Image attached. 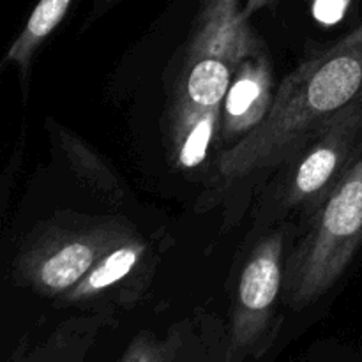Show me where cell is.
<instances>
[{"mask_svg":"<svg viewBox=\"0 0 362 362\" xmlns=\"http://www.w3.org/2000/svg\"><path fill=\"white\" fill-rule=\"evenodd\" d=\"M362 103V21L300 62L276 90L264 122L214 161L221 189L285 166L341 110Z\"/></svg>","mask_w":362,"mask_h":362,"instance_id":"6da1fadb","label":"cell"},{"mask_svg":"<svg viewBox=\"0 0 362 362\" xmlns=\"http://www.w3.org/2000/svg\"><path fill=\"white\" fill-rule=\"evenodd\" d=\"M310 228L286 260V303L304 310L336 285L362 244V158L310 216Z\"/></svg>","mask_w":362,"mask_h":362,"instance_id":"7a4b0ae2","label":"cell"},{"mask_svg":"<svg viewBox=\"0 0 362 362\" xmlns=\"http://www.w3.org/2000/svg\"><path fill=\"white\" fill-rule=\"evenodd\" d=\"M122 219L81 218L41 226L14 260V278L62 300L110 250L133 235Z\"/></svg>","mask_w":362,"mask_h":362,"instance_id":"3957f363","label":"cell"},{"mask_svg":"<svg viewBox=\"0 0 362 362\" xmlns=\"http://www.w3.org/2000/svg\"><path fill=\"white\" fill-rule=\"evenodd\" d=\"M362 158V103L332 115L283 170L276 202L281 211L311 216Z\"/></svg>","mask_w":362,"mask_h":362,"instance_id":"277c9868","label":"cell"},{"mask_svg":"<svg viewBox=\"0 0 362 362\" xmlns=\"http://www.w3.org/2000/svg\"><path fill=\"white\" fill-rule=\"evenodd\" d=\"M285 237V228L265 237L251 251L240 272L225 362L260 357L271 345L276 303L285 278L281 265Z\"/></svg>","mask_w":362,"mask_h":362,"instance_id":"5b68a950","label":"cell"},{"mask_svg":"<svg viewBox=\"0 0 362 362\" xmlns=\"http://www.w3.org/2000/svg\"><path fill=\"white\" fill-rule=\"evenodd\" d=\"M264 41L251 28L239 0H202L193 34L187 45V62L214 57L235 73L244 60L262 53Z\"/></svg>","mask_w":362,"mask_h":362,"instance_id":"8992f818","label":"cell"},{"mask_svg":"<svg viewBox=\"0 0 362 362\" xmlns=\"http://www.w3.org/2000/svg\"><path fill=\"white\" fill-rule=\"evenodd\" d=\"M152 251L141 237L133 233L110 250L90 272L67 293L62 303L85 304L98 300L127 303L141 293L148 281Z\"/></svg>","mask_w":362,"mask_h":362,"instance_id":"52a82bcc","label":"cell"},{"mask_svg":"<svg viewBox=\"0 0 362 362\" xmlns=\"http://www.w3.org/2000/svg\"><path fill=\"white\" fill-rule=\"evenodd\" d=\"M274 74L271 55L264 49L244 60L233 73L221 113L223 140H243L260 126L274 103Z\"/></svg>","mask_w":362,"mask_h":362,"instance_id":"ba28073f","label":"cell"},{"mask_svg":"<svg viewBox=\"0 0 362 362\" xmlns=\"http://www.w3.org/2000/svg\"><path fill=\"white\" fill-rule=\"evenodd\" d=\"M232 78V67L221 59L202 57L187 62L186 76L177 90L172 120L187 119L223 108Z\"/></svg>","mask_w":362,"mask_h":362,"instance_id":"9c48e42d","label":"cell"},{"mask_svg":"<svg viewBox=\"0 0 362 362\" xmlns=\"http://www.w3.org/2000/svg\"><path fill=\"white\" fill-rule=\"evenodd\" d=\"M49 129H52L53 140L59 144L60 151L66 156L76 175L83 179L92 189L101 193V197H105L108 202L120 204L126 197L124 187L115 173L110 170V166L103 161L101 156L95 154V151H92L76 134L64 129L59 124H49Z\"/></svg>","mask_w":362,"mask_h":362,"instance_id":"30bf717a","label":"cell"},{"mask_svg":"<svg viewBox=\"0 0 362 362\" xmlns=\"http://www.w3.org/2000/svg\"><path fill=\"white\" fill-rule=\"evenodd\" d=\"M71 2L73 0H39L23 30L20 32L16 41L11 45L6 62L16 66L23 81L27 80L35 52L49 37V34L59 27L60 21L69 11Z\"/></svg>","mask_w":362,"mask_h":362,"instance_id":"8fae6325","label":"cell"},{"mask_svg":"<svg viewBox=\"0 0 362 362\" xmlns=\"http://www.w3.org/2000/svg\"><path fill=\"white\" fill-rule=\"evenodd\" d=\"M221 113L223 108H218L202 115L172 120V156L179 168L194 170L204 165L209 148L214 144Z\"/></svg>","mask_w":362,"mask_h":362,"instance_id":"7c38bea8","label":"cell"},{"mask_svg":"<svg viewBox=\"0 0 362 362\" xmlns=\"http://www.w3.org/2000/svg\"><path fill=\"white\" fill-rule=\"evenodd\" d=\"M179 349V339L175 336L161 339L151 334H138L127 349L122 362H170Z\"/></svg>","mask_w":362,"mask_h":362,"instance_id":"4fadbf2b","label":"cell"},{"mask_svg":"<svg viewBox=\"0 0 362 362\" xmlns=\"http://www.w3.org/2000/svg\"><path fill=\"white\" fill-rule=\"evenodd\" d=\"M71 343L73 341H69V338H64V334L59 332L25 359H13V362H85V346L76 349L74 345L71 346Z\"/></svg>","mask_w":362,"mask_h":362,"instance_id":"5bb4252c","label":"cell"},{"mask_svg":"<svg viewBox=\"0 0 362 362\" xmlns=\"http://www.w3.org/2000/svg\"><path fill=\"white\" fill-rule=\"evenodd\" d=\"M350 0H315L313 2V16L320 23L334 25L345 16V11L349 9Z\"/></svg>","mask_w":362,"mask_h":362,"instance_id":"9a60e30c","label":"cell"},{"mask_svg":"<svg viewBox=\"0 0 362 362\" xmlns=\"http://www.w3.org/2000/svg\"><path fill=\"white\" fill-rule=\"evenodd\" d=\"M276 0H246V4L243 6V13L246 18H251L255 13H258L264 7L272 6Z\"/></svg>","mask_w":362,"mask_h":362,"instance_id":"2e32d148","label":"cell"},{"mask_svg":"<svg viewBox=\"0 0 362 362\" xmlns=\"http://www.w3.org/2000/svg\"><path fill=\"white\" fill-rule=\"evenodd\" d=\"M115 2H117V0H98V6L103 9V7H108V6H112V4H115Z\"/></svg>","mask_w":362,"mask_h":362,"instance_id":"e0dca14e","label":"cell"}]
</instances>
